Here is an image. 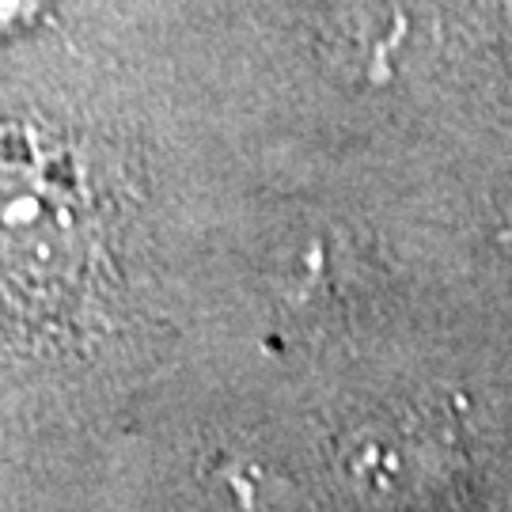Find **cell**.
Masks as SVG:
<instances>
[{"label": "cell", "instance_id": "obj_1", "mask_svg": "<svg viewBox=\"0 0 512 512\" xmlns=\"http://www.w3.org/2000/svg\"><path fill=\"white\" fill-rule=\"evenodd\" d=\"M50 164L35 145L16 164L0 152V266L61 289L88 270L92 239L88 205Z\"/></svg>", "mask_w": 512, "mask_h": 512}, {"label": "cell", "instance_id": "obj_4", "mask_svg": "<svg viewBox=\"0 0 512 512\" xmlns=\"http://www.w3.org/2000/svg\"><path fill=\"white\" fill-rule=\"evenodd\" d=\"M46 0H0V38L12 35L16 27L31 23Z\"/></svg>", "mask_w": 512, "mask_h": 512}, {"label": "cell", "instance_id": "obj_2", "mask_svg": "<svg viewBox=\"0 0 512 512\" xmlns=\"http://www.w3.org/2000/svg\"><path fill=\"white\" fill-rule=\"evenodd\" d=\"M459 463V440L448 421L425 410L372 414L342 440V471L361 501L406 509L444 490Z\"/></svg>", "mask_w": 512, "mask_h": 512}, {"label": "cell", "instance_id": "obj_3", "mask_svg": "<svg viewBox=\"0 0 512 512\" xmlns=\"http://www.w3.org/2000/svg\"><path fill=\"white\" fill-rule=\"evenodd\" d=\"M209 501L217 512H296L289 482L251 459H228L209 482Z\"/></svg>", "mask_w": 512, "mask_h": 512}]
</instances>
